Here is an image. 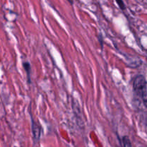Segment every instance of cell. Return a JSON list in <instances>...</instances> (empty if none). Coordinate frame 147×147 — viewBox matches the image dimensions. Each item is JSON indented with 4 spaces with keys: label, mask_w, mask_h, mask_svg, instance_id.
Listing matches in <instances>:
<instances>
[{
    "label": "cell",
    "mask_w": 147,
    "mask_h": 147,
    "mask_svg": "<svg viewBox=\"0 0 147 147\" xmlns=\"http://www.w3.org/2000/svg\"><path fill=\"white\" fill-rule=\"evenodd\" d=\"M32 134L34 139H39L41 135V127L35 122H32Z\"/></svg>",
    "instance_id": "7a4b0ae2"
},
{
    "label": "cell",
    "mask_w": 147,
    "mask_h": 147,
    "mask_svg": "<svg viewBox=\"0 0 147 147\" xmlns=\"http://www.w3.org/2000/svg\"><path fill=\"white\" fill-rule=\"evenodd\" d=\"M142 100H143L144 105L146 106V108H147V83L146 86H145L143 90H142Z\"/></svg>",
    "instance_id": "3957f363"
},
{
    "label": "cell",
    "mask_w": 147,
    "mask_h": 147,
    "mask_svg": "<svg viewBox=\"0 0 147 147\" xmlns=\"http://www.w3.org/2000/svg\"><path fill=\"white\" fill-rule=\"evenodd\" d=\"M23 67H24V70H26V72H27V76H28V80H29V82L30 81V65L29 63H27V62H25V63H23Z\"/></svg>",
    "instance_id": "5b68a950"
},
{
    "label": "cell",
    "mask_w": 147,
    "mask_h": 147,
    "mask_svg": "<svg viewBox=\"0 0 147 147\" xmlns=\"http://www.w3.org/2000/svg\"><path fill=\"white\" fill-rule=\"evenodd\" d=\"M116 3H117L119 7H120L121 9H126V6H125L124 3H123V1H116Z\"/></svg>",
    "instance_id": "8992f818"
},
{
    "label": "cell",
    "mask_w": 147,
    "mask_h": 147,
    "mask_svg": "<svg viewBox=\"0 0 147 147\" xmlns=\"http://www.w3.org/2000/svg\"><path fill=\"white\" fill-rule=\"evenodd\" d=\"M146 84V80H145V78L143 76H139L136 77V78L134 80L133 86L134 90L136 92V93H137V95L142 96V90H143Z\"/></svg>",
    "instance_id": "6da1fadb"
},
{
    "label": "cell",
    "mask_w": 147,
    "mask_h": 147,
    "mask_svg": "<svg viewBox=\"0 0 147 147\" xmlns=\"http://www.w3.org/2000/svg\"><path fill=\"white\" fill-rule=\"evenodd\" d=\"M122 146L123 147H132L130 139L127 136H123L122 139Z\"/></svg>",
    "instance_id": "277c9868"
}]
</instances>
